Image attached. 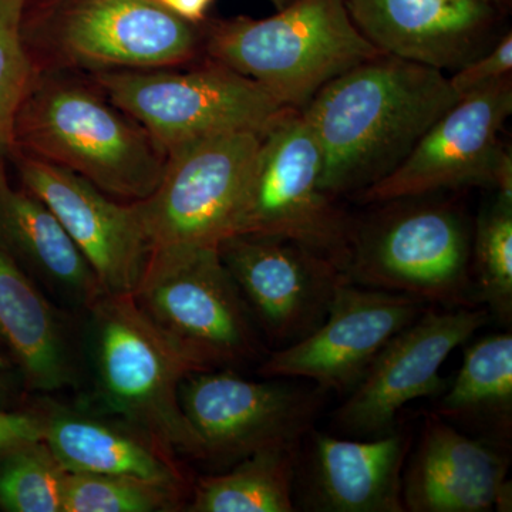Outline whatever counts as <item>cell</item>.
I'll list each match as a JSON object with an SVG mask.
<instances>
[{"label":"cell","instance_id":"9c48e42d","mask_svg":"<svg viewBox=\"0 0 512 512\" xmlns=\"http://www.w3.org/2000/svg\"><path fill=\"white\" fill-rule=\"evenodd\" d=\"M320 174L312 127L301 110L285 111L262 133L231 235L293 239L346 272L353 220L320 188Z\"/></svg>","mask_w":512,"mask_h":512},{"label":"cell","instance_id":"1f68e13d","mask_svg":"<svg viewBox=\"0 0 512 512\" xmlns=\"http://www.w3.org/2000/svg\"><path fill=\"white\" fill-rule=\"evenodd\" d=\"M13 393L15 392H13L12 380H10L8 370L0 360V407L5 406V403L12 399Z\"/></svg>","mask_w":512,"mask_h":512},{"label":"cell","instance_id":"277c9868","mask_svg":"<svg viewBox=\"0 0 512 512\" xmlns=\"http://www.w3.org/2000/svg\"><path fill=\"white\" fill-rule=\"evenodd\" d=\"M22 37L35 72L181 67L204 52V30L157 0H56L23 15Z\"/></svg>","mask_w":512,"mask_h":512},{"label":"cell","instance_id":"836d02e7","mask_svg":"<svg viewBox=\"0 0 512 512\" xmlns=\"http://www.w3.org/2000/svg\"><path fill=\"white\" fill-rule=\"evenodd\" d=\"M493 2L497 3L501 9H507V6H510L511 0H493Z\"/></svg>","mask_w":512,"mask_h":512},{"label":"cell","instance_id":"ba28073f","mask_svg":"<svg viewBox=\"0 0 512 512\" xmlns=\"http://www.w3.org/2000/svg\"><path fill=\"white\" fill-rule=\"evenodd\" d=\"M92 79L167 156L217 134L264 133L291 109L261 84L210 59L190 70H109Z\"/></svg>","mask_w":512,"mask_h":512},{"label":"cell","instance_id":"484cf974","mask_svg":"<svg viewBox=\"0 0 512 512\" xmlns=\"http://www.w3.org/2000/svg\"><path fill=\"white\" fill-rule=\"evenodd\" d=\"M67 474L43 440L0 450V510L63 512Z\"/></svg>","mask_w":512,"mask_h":512},{"label":"cell","instance_id":"f546056e","mask_svg":"<svg viewBox=\"0 0 512 512\" xmlns=\"http://www.w3.org/2000/svg\"><path fill=\"white\" fill-rule=\"evenodd\" d=\"M43 419L40 413L9 412L0 407V450L43 440Z\"/></svg>","mask_w":512,"mask_h":512},{"label":"cell","instance_id":"7a4b0ae2","mask_svg":"<svg viewBox=\"0 0 512 512\" xmlns=\"http://www.w3.org/2000/svg\"><path fill=\"white\" fill-rule=\"evenodd\" d=\"M60 165L111 197L146 200L167 154L93 82L36 72L13 127V150Z\"/></svg>","mask_w":512,"mask_h":512},{"label":"cell","instance_id":"d6a6232c","mask_svg":"<svg viewBox=\"0 0 512 512\" xmlns=\"http://www.w3.org/2000/svg\"><path fill=\"white\" fill-rule=\"evenodd\" d=\"M274 3L276 10L284 9L286 6L291 5V3L296 2V0H271Z\"/></svg>","mask_w":512,"mask_h":512},{"label":"cell","instance_id":"4dcf8cb0","mask_svg":"<svg viewBox=\"0 0 512 512\" xmlns=\"http://www.w3.org/2000/svg\"><path fill=\"white\" fill-rule=\"evenodd\" d=\"M157 2L188 22L200 23L204 20L212 0H157Z\"/></svg>","mask_w":512,"mask_h":512},{"label":"cell","instance_id":"2e32d148","mask_svg":"<svg viewBox=\"0 0 512 512\" xmlns=\"http://www.w3.org/2000/svg\"><path fill=\"white\" fill-rule=\"evenodd\" d=\"M20 183L45 202L93 269L104 295H133L150 256L133 202L123 204L60 165L12 151Z\"/></svg>","mask_w":512,"mask_h":512},{"label":"cell","instance_id":"6da1fadb","mask_svg":"<svg viewBox=\"0 0 512 512\" xmlns=\"http://www.w3.org/2000/svg\"><path fill=\"white\" fill-rule=\"evenodd\" d=\"M458 100L446 73L389 55L330 80L301 110L322 153L320 188L336 200L379 183Z\"/></svg>","mask_w":512,"mask_h":512},{"label":"cell","instance_id":"4fadbf2b","mask_svg":"<svg viewBox=\"0 0 512 512\" xmlns=\"http://www.w3.org/2000/svg\"><path fill=\"white\" fill-rule=\"evenodd\" d=\"M427 306L412 296L355 284L346 276L318 328L269 353L259 373L266 379L311 380L325 392L349 394L384 346Z\"/></svg>","mask_w":512,"mask_h":512},{"label":"cell","instance_id":"f1b7e54d","mask_svg":"<svg viewBox=\"0 0 512 512\" xmlns=\"http://www.w3.org/2000/svg\"><path fill=\"white\" fill-rule=\"evenodd\" d=\"M512 70V35L508 32L503 39L494 43L483 55L471 60L448 77L457 96L467 94L490 86L504 77L511 76Z\"/></svg>","mask_w":512,"mask_h":512},{"label":"cell","instance_id":"52a82bcc","mask_svg":"<svg viewBox=\"0 0 512 512\" xmlns=\"http://www.w3.org/2000/svg\"><path fill=\"white\" fill-rule=\"evenodd\" d=\"M134 301L202 370L264 353L244 296L217 247H154Z\"/></svg>","mask_w":512,"mask_h":512},{"label":"cell","instance_id":"5bb4252c","mask_svg":"<svg viewBox=\"0 0 512 512\" xmlns=\"http://www.w3.org/2000/svg\"><path fill=\"white\" fill-rule=\"evenodd\" d=\"M511 113V76L461 97L392 173L357 197L380 204L454 188L491 187L507 147L500 134Z\"/></svg>","mask_w":512,"mask_h":512},{"label":"cell","instance_id":"d4e9b609","mask_svg":"<svg viewBox=\"0 0 512 512\" xmlns=\"http://www.w3.org/2000/svg\"><path fill=\"white\" fill-rule=\"evenodd\" d=\"M474 296L498 322H512V201L495 194L473 229Z\"/></svg>","mask_w":512,"mask_h":512},{"label":"cell","instance_id":"ffe728a7","mask_svg":"<svg viewBox=\"0 0 512 512\" xmlns=\"http://www.w3.org/2000/svg\"><path fill=\"white\" fill-rule=\"evenodd\" d=\"M6 163L0 160V249L53 295L89 308L103 295L89 262L45 202L10 184Z\"/></svg>","mask_w":512,"mask_h":512},{"label":"cell","instance_id":"7c38bea8","mask_svg":"<svg viewBox=\"0 0 512 512\" xmlns=\"http://www.w3.org/2000/svg\"><path fill=\"white\" fill-rule=\"evenodd\" d=\"M490 312L473 308L427 306L400 330L370 365L348 399L333 414L339 433L370 439L396 429L403 407L419 399H437L446 390L441 366L487 325Z\"/></svg>","mask_w":512,"mask_h":512},{"label":"cell","instance_id":"4316f807","mask_svg":"<svg viewBox=\"0 0 512 512\" xmlns=\"http://www.w3.org/2000/svg\"><path fill=\"white\" fill-rule=\"evenodd\" d=\"M183 488L111 474L69 473L63 512H158L177 510Z\"/></svg>","mask_w":512,"mask_h":512},{"label":"cell","instance_id":"30bf717a","mask_svg":"<svg viewBox=\"0 0 512 512\" xmlns=\"http://www.w3.org/2000/svg\"><path fill=\"white\" fill-rule=\"evenodd\" d=\"M262 133L232 131L168 154L160 184L133 202L154 247H218L229 237Z\"/></svg>","mask_w":512,"mask_h":512},{"label":"cell","instance_id":"8fae6325","mask_svg":"<svg viewBox=\"0 0 512 512\" xmlns=\"http://www.w3.org/2000/svg\"><path fill=\"white\" fill-rule=\"evenodd\" d=\"M201 370L180 384L181 409L204 458L239 461L278 446H299L325 406V390L256 382L237 373Z\"/></svg>","mask_w":512,"mask_h":512},{"label":"cell","instance_id":"cb8c5ba5","mask_svg":"<svg viewBox=\"0 0 512 512\" xmlns=\"http://www.w3.org/2000/svg\"><path fill=\"white\" fill-rule=\"evenodd\" d=\"M299 446L265 448L239 460L229 473L202 477L191 512H293Z\"/></svg>","mask_w":512,"mask_h":512},{"label":"cell","instance_id":"5b68a950","mask_svg":"<svg viewBox=\"0 0 512 512\" xmlns=\"http://www.w3.org/2000/svg\"><path fill=\"white\" fill-rule=\"evenodd\" d=\"M380 204L382 210L353 220L345 272L349 281L439 308L476 306L473 228L466 214L450 202L424 197Z\"/></svg>","mask_w":512,"mask_h":512},{"label":"cell","instance_id":"603a6c76","mask_svg":"<svg viewBox=\"0 0 512 512\" xmlns=\"http://www.w3.org/2000/svg\"><path fill=\"white\" fill-rule=\"evenodd\" d=\"M433 413L468 427L481 439L510 448L512 434V335L494 333L464 350L456 379L437 397Z\"/></svg>","mask_w":512,"mask_h":512},{"label":"cell","instance_id":"3957f363","mask_svg":"<svg viewBox=\"0 0 512 512\" xmlns=\"http://www.w3.org/2000/svg\"><path fill=\"white\" fill-rule=\"evenodd\" d=\"M204 53L296 110L330 80L383 55L357 30L345 0H296L271 18L214 23L204 30Z\"/></svg>","mask_w":512,"mask_h":512},{"label":"cell","instance_id":"e575fe53","mask_svg":"<svg viewBox=\"0 0 512 512\" xmlns=\"http://www.w3.org/2000/svg\"><path fill=\"white\" fill-rule=\"evenodd\" d=\"M0 345H3L2 339H0Z\"/></svg>","mask_w":512,"mask_h":512},{"label":"cell","instance_id":"83f0119b","mask_svg":"<svg viewBox=\"0 0 512 512\" xmlns=\"http://www.w3.org/2000/svg\"><path fill=\"white\" fill-rule=\"evenodd\" d=\"M26 0H0V160L13 150V127L35 67L22 37Z\"/></svg>","mask_w":512,"mask_h":512},{"label":"cell","instance_id":"8992f818","mask_svg":"<svg viewBox=\"0 0 512 512\" xmlns=\"http://www.w3.org/2000/svg\"><path fill=\"white\" fill-rule=\"evenodd\" d=\"M90 350L101 402L165 450L204 458L181 409L180 384L201 367L153 325L133 295H100L89 306Z\"/></svg>","mask_w":512,"mask_h":512},{"label":"cell","instance_id":"ac0fdd59","mask_svg":"<svg viewBox=\"0 0 512 512\" xmlns=\"http://www.w3.org/2000/svg\"><path fill=\"white\" fill-rule=\"evenodd\" d=\"M508 450L426 414L404 466L406 512H510Z\"/></svg>","mask_w":512,"mask_h":512},{"label":"cell","instance_id":"9a60e30c","mask_svg":"<svg viewBox=\"0 0 512 512\" xmlns=\"http://www.w3.org/2000/svg\"><path fill=\"white\" fill-rule=\"evenodd\" d=\"M217 248L255 322L279 348L318 328L346 278L332 259L289 238L231 235Z\"/></svg>","mask_w":512,"mask_h":512},{"label":"cell","instance_id":"e0dca14e","mask_svg":"<svg viewBox=\"0 0 512 512\" xmlns=\"http://www.w3.org/2000/svg\"><path fill=\"white\" fill-rule=\"evenodd\" d=\"M357 30L383 55L456 70L494 45L493 0H345Z\"/></svg>","mask_w":512,"mask_h":512},{"label":"cell","instance_id":"7402d4cb","mask_svg":"<svg viewBox=\"0 0 512 512\" xmlns=\"http://www.w3.org/2000/svg\"><path fill=\"white\" fill-rule=\"evenodd\" d=\"M0 339L30 389L53 393L76 384V363L59 313L25 269L2 249Z\"/></svg>","mask_w":512,"mask_h":512},{"label":"cell","instance_id":"44dd1931","mask_svg":"<svg viewBox=\"0 0 512 512\" xmlns=\"http://www.w3.org/2000/svg\"><path fill=\"white\" fill-rule=\"evenodd\" d=\"M43 441L67 473L130 476L183 488L184 477L165 450L126 421L64 406H46Z\"/></svg>","mask_w":512,"mask_h":512},{"label":"cell","instance_id":"d6986e66","mask_svg":"<svg viewBox=\"0 0 512 512\" xmlns=\"http://www.w3.org/2000/svg\"><path fill=\"white\" fill-rule=\"evenodd\" d=\"M305 440L296 470L302 510L406 512L403 471L412 434L394 429L370 439H343L312 429Z\"/></svg>","mask_w":512,"mask_h":512}]
</instances>
